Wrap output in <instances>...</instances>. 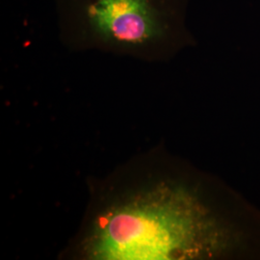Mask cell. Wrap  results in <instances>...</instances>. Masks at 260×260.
<instances>
[{
	"instance_id": "obj_1",
	"label": "cell",
	"mask_w": 260,
	"mask_h": 260,
	"mask_svg": "<svg viewBox=\"0 0 260 260\" xmlns=\"http://www.w3.org/2000/svg\"><path fill=\"white\" fill-rule=\"evenodd\" d=\"M224 233L191 192L160 183L99 214L83 244L90 259H184L212 256Z\"/></svg>"
},
{
	"instance_id": "obj_2",
	"label": "cell",
	"mask_w": 260,
	"mask_h": 260,
	"mask_svg": "<svg viewBox=\"0 0 260 260\" xmlns=\"http://www.w3.org/2000/svg\"><path fill=\"white\" fill-rule=\"evenodd\" d=\"M87 17L96 37L121 46H143L162 34L160 16L151 0H94Z\"/></svg>"
}]
</instances>
